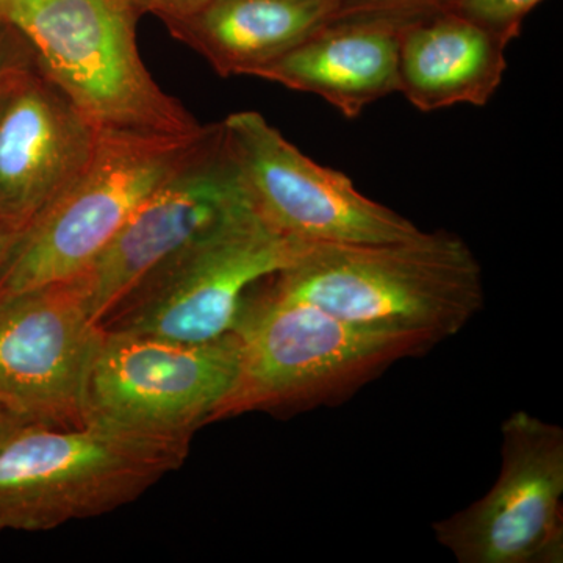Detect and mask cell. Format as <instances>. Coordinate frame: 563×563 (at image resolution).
<instances>
[{"mask_svg":"<svg viewBox=\"0 0 563 563\" xmlns=\"http://www.w3.org/2000/svg\"><path fill=\"white\" fill-rule=\"evenodd\" d=\"M242 173L221 122L190 162L132 214L101 254L77 274L101 324L158 263L251 209Z\"/></svg>","mask_w":563,"mask_h":563,"instance_id":"obj_11","label":"cell"},{"mask_svg":"<svg viewBox=\"0 0 563 563\" xmlns=\"http://www.w3.org/2000/svg\"><path fill=\"white\" fill-rule=\"evenodd\" d=\"M29 424H35V422L25 420L20 413L10 409L5 402L0 401V444L7 442L10 437H13L14 433L20 432L22 428Z\"/></svg>","mask_w":563,"mask_h":563,"instance_id":"obj_20","label":"cell"},{"mask_svg":"<svg viewBox=\"0 0 563 563\" xmlns=\"http://www.w3.org/2000/svg\"><path fill=\"white\" fill-rule=\"evenodd\" d=\"M285 298L357 324L412 329L450 339L483 310V266L461 236L422 232L385 244H307L263 279Z\"/></svg>","mask_w":563,"mask_h":563,"instance_id":"obj_1","label":"cell"},{"mask_svg":"<svg viewBox=\"0 0 563 563\" xmlns=\"http://www.w3.org/2000/svg\"><path fill=\"white\" fill-rule=\"evenodd\" d=\"M0 20L99 132L190 133L201 122L154 80L131 0H0Z\"/></svg>","mask_w":563,"mask_h":563,"instance_id":"obj_3","label":"cell"},{"mask_svg":"<svg viewBox=\"0 0 563 563\" xmlns=\"http://www.w3.org/2000/svg\"><path fill=\"white\" fill-rule=\"evenodd\" d=\"M307 244L274 231L251 207L158 263L101 328L174 342H213L233 332L251 287L290 266Z\"/></svg>","mask_w":563,"mask_h":563,"instance_id":"obj_6","label":"cell"},{"mask_svg":"<svg viewBox=\"0 0 563 563\" xmlns=\"http://www.w3.org/2000/svg\"><path fill=\"white\" fill-rule=\"evenodd\" d=\"M509 44L451 9L413 18L399 44L398 92L424 113L487 106L501 87Z\"/></svg>","mask_w":563,"mask_h":563,"instance_id":"obj_14","label":"cell"},{"mask_svg":"<svg viewBox=\"0 0 563 563\" xmlns=\"http://www.w3.org/2000/svg\"><path fill=\"white\" fill-rule=\"evenodd\" d=\"M22 73H25V70H22ZM21 74H18V76L13 77V79L5 81V84L0 85V111H2L3 106H5L7 98H9L10 91L13 90L14 84H16V80L20 79Z\"/></svg>","mask_w":563,"mask_h":563,"instance_id":"obj_22","label":"cell"},{"mask_svg":"<svg viewBox=\"0 0 563 563\" xmlns=\"http://www.w3.org/2000/svg\"><path fill=\"white\" fill-rule=\"evenodd\" d=\"M412 20L399 14H339L254 77L318 96L355 120L366 107L398 92L399 44Z\"/></svg>","mask_w":563,"mask_h":563,"instance_id":"obj_13","label":"cell"},{"mask_svg":"<svg viewBox=\"0 0 563 563\" xmlns=\"http://www.w3.org/2000/svg\"><path fill=\"white\" fill-rule=\"evenodd\" d=\"M342 0H210L165 22L222 77H254L339 16Z\"/></svg>","mask_w":563,"mask_h":563,"instance_id":"obj_15","label":"cell"},{"mask_svg":"<svg viewBox=\"0 0 563 563\" xmlns=\"http://www.w3.org/2000/svg\"><path fill=\"white\" fill-rule=\"evenodd\" d=\"M453 0H342L339 14L384 13L399 16H421L446 9Z\"/></svg>","mask_w":563,"mask_h":563,"instance_id":"obj_17","label":"cell"},{"mask_svg":"<svg viewBox=\"0 0 563 563\" xmlns=\"http://www.w3.org/2000/svg\"><path fill=\"white\" fill-rule=\"evenodd\" d=\"M79 276L0 301V401L35 424H81L101 343Z\"/></svg>","mask_w":563,"mask_h":563,"instance_id":"obj_10","label":"cell"},{"mask_svg":"<svg viewBox=\"0 0 563 563\" xmlns=\"http://www.w3.org/2000/svg\"><path fill=\"white\" fill-rule=\"evenodd\" d=\"M543 0H453L450 7L510 43L518 38L526 16Z\"/></svg>","mask_w":563,"mask_h":563,"instance_id":"obj_16","label":"cell"},{"mask_svg":"<svg viewBox=\"0 0 563 563\" xmlns=\"http://www.w3.org/2000/svg\"><path fill=\"white\" fill-rule=\"evenodd\" d=\"M190 439L81 422L29 424L0 444V532H46L136 501L177 472Z\"/></svg>","mask_w":563,"mask_h":563,"instance_id":"obj_4","label":"cell"},{"mask_svg":"<svg viewBox=\"0 0 563 563\" xmlns=\"http://www.w3.org/2000/svg\"><path fill=\"white\" fill-rule=\"evenodd\" d=\"M239 365L233 332L213 342L184 343L103 331L88 374L81 421L136 435L192 440L213 422Z\"/></svg>","mask_w":563,"mask_h":563,"instance_id":"obj_7","label":"cell"},{"mask_svg":"<svg viewBox=\"0 0 563 563\" xmlns=\"http://www.w3.org/2000/svg\"><path fill=\"white\" fill-rule=\"evenodd\" d=\"M233 333L240 344L239 374L213 421L332 401L391 363L439 343L412 329L342 320L277 295L263 279L244 296Z\"/></svg>","mask_w":563,"mask_h":563,"instance_id":"obj_2","label":"cell"},{"mask_svg":"<svg viewBox=\"0 0 563 563\" xmlns=\"http://www.w3.org/2000/svg\"><path fill=\"white\" fill-rule=\"evenodd\" d=\"M254 210L301 243L385 244L421 235L412 221L366 198L346 174L307 157L258 111L221 121Z\"/></svg>","mask_w":563,"mask_h":563,"instance_id":"obj_8","label":"cell"},{"mask_svg":"<svg viewBox=\"0 0 563 563\" xmlns=\"http://www.w3.org/2000/svg\"><path fill=\"white\" fill-rule=\"evenodd\" d=\"M101 132L35 68L0 111V224L24 231L87 168Z\"/></svg>","mask_w":563,"mask_h":563,"instance_id":"obj_12","label":"cell"},{"mask_svg":"<svg viewBox=\"0 0 563 563\" xmlns=\"http://www.w3.org/2000/svg\"><path fill=\"white\" fill-rule=\"evenodd\" d=\"M20 233L21 231H16V229L0 224V266H2L5 258L9 257L11 247L16 243Z\"/></svg>","mask_w":563,"mask_h":563,"instance_id":"obj_21","label":"cell"},{"mask_svg":"<svg viewBox=\"0 0 563 563\" xmlns=\"http://www.w3.org/2000/svg\"><path fill=\"white\" fill-rule=\"evenodd\" d=\"M211 129L176 135L101 132L85 172L11 247L0 266V301L84 273L132 214L201 150Z\"/></svg>","mask_w":563,"mask_h":563,"instance_id":"obj_5","label":"cell"},{"mask_svg":"<svg viewBox=\"0 0 563 563\" xmlns=\"http://www.w3.org/2000/svg\"><path fill=\"white\" fill-rule=\"evenodd\" d=\"M501 433L496 483L433 533L459 563H562L563 429L518 410Z\"/></svg>","mask_w":563,"mask_h":563,"instance_id":"obj_9","label":"cell"},{"mask_svg":"<svg viewBox=\"0 0 563 563\" xmlns=\"http://www.w3.org/2000/svg\"><path fill=\"white\" fill-rule=\"evenodd\" d=\"M131 2L140 16L151 14L165 24V22L187 16L210 0H131Z\"/></svg>","mask_w":563,"mask_h":563,"instance_id":"obj_19","label":"cell"},{"mask_svg":"<svg viewBox=\"0 0 563 563\" xmlns=\"http://www.w3.org/2000/svg\"><path fill=\"white\" fill-rule=\"evenodd\" d=\"M35 66L36 60L27 41L0 20V85Z\"/></svg>","mask_w":563,"mask_h":563,"instance_id":"obj_18","label":"cell"}]
</instances>
